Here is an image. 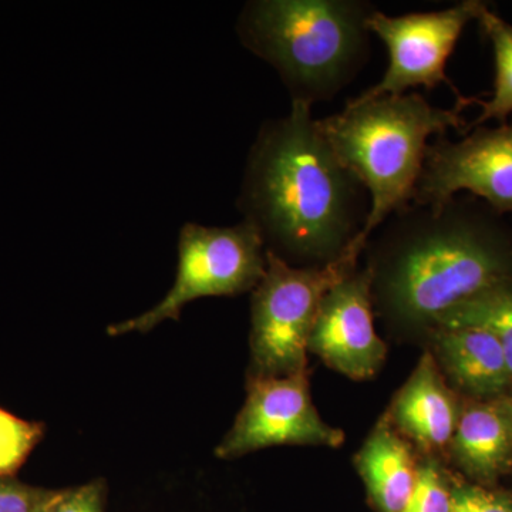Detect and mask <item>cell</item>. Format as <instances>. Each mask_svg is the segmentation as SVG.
Wrapping results in <instances>:
<instances>
[{"mask_svg":"<svg viewBox=\"0 0 512 512\" xmlns=\"http://www.w3.org/2000/svg\"><path fill=\"white\" fill-rule=\"evenodd\" d=\"M356 466L380 512H403L416 483L417 466L409 444L382 421L367 437Z\"/></svg>","mask_w":512,"mask_h":512,"instance_id":"14","label":"cell"},{"mask_svg":"<svg viewBox=\"0 0 512 512\" xmlns=\"http://www.w3.org/2000/svg\"><path fill=\"white\" fill-rule=\"evenodd\" d=\"M107 485L103 478L63 488L59 498L46 512H106Z\"/></svg>","mask_w":512,"mask_h":512,"instance_id":"20","label":"cell"},{"mask_svg":"<svg viewBox=\"0 0 512 512\" xmlns=\"http://www.w3.org/2000/svg\"><path fill=\"white\" fill-rule=\"evenodd\" d=\"M488 3L464 0L451 8L436 12L384 15L379 9L367 22L370 33L386 46L389 64L382 79L369 90L355 97L367 101L383 96H402L414 87L436 89L448 84V57L456 49L464 29L478 19Z\"/></svg>","mask_w":512,"mask_h":512,"instance_id":"7","label":"cell"},{"mask_svg":"<svg viewBox=\"0 0 512 512\" xmlns=\"http://www.w3.org/2000/svg\"><path fill=\"white\" fill-rule=\"evenodd\" d=\"M365 0H251L235 32L281 77L291 101L332 100L366 66L370 16Z\"/></svg>","mask_w":512,"mask_h":512,"instance_id":"3","label":"cell"},{"mask_svg":"<svg viewBox=\"0 0 512 512\" xmlns=\"http://www.w3.org/2000/svg\"><path fill=\"white\" fill-rule=\"evenodd\" d=\"M451 456L468 477L493 483L512 468V396L474 400L461 410Z\"/></svg>","mask_w":512,"mask_h":512,"instance_id":"12","label":"cell"},{"mask_svg":"<svg viewBox=\"0 0 512 512\" xmlns=\"http://www.w3.org/2000/svg\"><path fill=\"white\" fill-rule=\"evenodd\" d=\"M45 433V423L20 419L0 407V477H15Z\"/></svg>","mask_w":512,"mask_h":512,"instance_id":"17","label":"cell"},{"mask_svg":"<svg viewBox=\"0 0 512 512\" xmlns=\"http://www.w3.org/2000/svg\"><path fill=\"white\" fill-rule=\"evenodd\" d=\"M363 252L356 247L319 266H293L266 251V271L252 291L251 366L248 376L308 372V342L320 303L353 274Z\"/></svg>","mask_w":512,"mask_h":512,"instance_id":"5","label":"cell"},{"mask_svg":"<svg viewBox=\"0 0 512 512\" xmlns=\"http://www.w3.org/2000/svg\"><path fill=\"white\" fill-rule=\"evenodd\" d=\"M372 285V271L365 266L333 286L309 336L308 352L353 380L375 376L386 359V343L373 322Z\"/></svg>","mask_w":512,"mask_h":512,"instance_id":"10","label":"cell"},{"mask_svg":"<svg viewBox=\"0 0 512 512\" xmlns=\"http://www.w3.org/2000/svg\"><path fill=\"white\" fill-rule=\"evenodd\" d=\"M237 207L266 251L293 266H319L356 247L370 200L320 133L312 107L291 101L288 114L259 128Z\"/></svg>","mask_w":512,"mask_h":512,"instance_id":"2","label":"cell"},{"mask_svg":"<svg viewBox=\"0 0 512 512\" xmlns=\"http://www.w3.org/2000/svg\"><path fill=\"white\" fill-rule=\"evenodd\" d=\"M477 22L493 47L494 89L490 100L474 99V103L481 106V114L473 123L467 124V133L488 121L507 123L512 116V25L488 6L478 16Z\"/></svg>","mask_w":512,"mask_h":512,"instance_id":"16","label":"cell"},{"mask_svg":"<svg viewBox=\"0 0 512 512\" xmlns=\"http://www.w3.org/2000/svg\"><path fill=\"white\" fill-rule=\"evenodd\" d=\"M458 194L512 218V121L474 128L460 141H430L413 204L439 207Z\"/></svg>","mask_w":512,"mask_h":512,"instance_id":"8","label":"cell"},{"mask_svg":"<svg viewBox=\"0 0 512 512\" xmlns=\"http://www.w3.org/2000/svg\"><path fill=\"white\" fill-rule=\"evenodd\" d=\"M266 271V247L255 227L242 220L232 227L187 222L178 237L174 285L150 311L107 328L111 338L147 333L165 320H180L188 303L210 296L254 291Z\"/></svg>","mask_w":512,"mask_h":512,"instance_id":"6","label":"cell"},{"mask_svg":"<svg viewBox=\"0 0 512 512\" xmlns=\"http://www.w3.org/2000/svg\"><path fill=\"white\" fill-rule=\"evenodd\" d=\"M460 409L441 376L436 359L424 353L419 365L394 399L390 421L404 436L427 451L450 446Z\"/></svg>","mask_w":512,"mask_h":512,"instance_id":"13","label":"cell"},{"mask_svg":"<svg viewBox=\"0 0 512 512\" xmlns=\"http://www.w3.org/2000/svg\"><path fill=\"white\" fill-rule=\"evenodd\" d=\"M343 443V431L326 424L316 410L308 373L248 376L247 399L215 456L234 460L274 446L336 448Z\"/></svg>","mask_w":512,"mask_h":512,"instance_id":"9","label":"cell"},{"mask_svg":"<svg viewBox=\"0 0 512 512\" xmlns=\"http://www.w3.org/2000/svg\"><path fill=\"white\" fill-rule=\"evenodd\" d=\"M373 305L394 328L429 330L448 309L512 279V218L473 195L410 202L367 239Z\"/></svg>","mask_w":512,"mask_h":512,"instance_id":"1","label":"cell"},{"mask_svg":"<svg viewBox=\"0 0 512 512\" xmlns=\"http://www.w3.org/2000/svg\"><path fill=\"white\" fill-rule=\"evenodd\" d=\"M450 512H512V497L478 485L454 487Z\"/></svg>","mask_w":512,"mask_h":512,"instance_id":"21","label":"cell"},{"mask_svg":"<svg viewBox=\"0 0 512 512\" xmlns=\"http://www.w3.org/2000/svg\"><path fill=\"white\" fill-rule=\"evenodd\" d=\"M431 106L419 93L350 100L345 109L318 121L320 133L336 156L352 171L369 195V215L356 247L365 251L367 239L394 212L412 202L431 137L447 130H467L461 110Z\"/></svg>","mask_w":512,"mask_h":512,"instance_id":"4","label":"cell"},{"mask_svg":"<svg viewBox=\"0 0 512 512\" xmlns=\"http://www.w3.org/2000/svg\"><path fill=\"white\" fill-rule=\"evenodd\" d=\"M460 326L487 330L500 342L512 382V279L491 286L448 309L436 320L433 328Z\"/></svg>","mask_w":512,"mask_h":512,"instance_id":"15","label":"cell"},{"mask_svg":"<svg viewBox=\"0 0 512 512\" xmlns=\"http://www.w3.org/2000/svg\"><path fill=\"white\" fill-rule=\"evenodd\" d=\"M434 359L458 389L474 400L503 396L512 390L510 367L500 342L487 330L433 328L429 330Z\"/></svg>","mask_w":512,"mask_h":512,"instance_id":"11","label":"cell"},{"mask_svg":"<svg viewBox=\"0 0 512 512\" xmlns=\"http://www.w3.org/2000/svg\"><path fill=\"white\" fill-rule=\"evenodd\" d=\"M62 490L35 487L16 477H0V512H46Z\"/></svg>","mask_w":512,"mask_h":512,"instance_id":"19","label":"cell"},{"mask_svg":"<svg viewBox=\"0 0 512 512\" xmlns=\"http://www.w3.org/2000/svg\"><path fill=\"white\" fill-rule=\"evenodd\" d=\"M453 490L437 461H424L417 466L416 483L403 512H450Z\"/></svg>","mask_w":512,"mask_h":512,"instance_id":"18","label":"cell"}]
</instances>
